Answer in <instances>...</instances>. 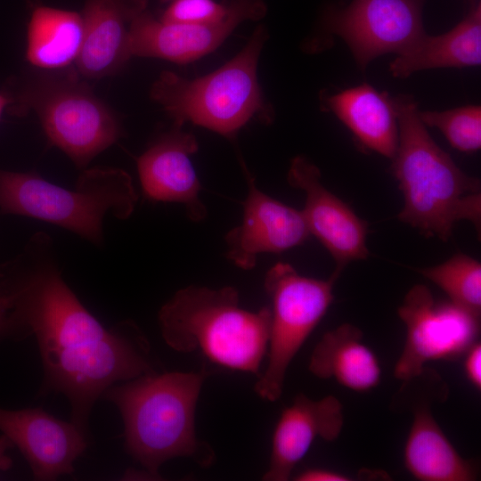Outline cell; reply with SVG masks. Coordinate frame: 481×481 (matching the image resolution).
<instances>
[{
  "label": "cell",
  "mask_w": 481,
  "mask_h": 481,
  "mask_svg": "<svg viewBox=\"0 0 481 481\" xmlns=\"http://www.w3.org/2000/svg\"><path fill=\"white\" fill-rule=\"evenodd\" d=\"M0 297L10 303L17 337L37 339L43 388L65 395L72 421L84 430L92 407L110 387L155 372L148 341L135 323L107 329L80 302L45 232L0 264Z\"/></svg>",
  "instance_id": "cell-1"
},
{
  "label": "cell",
  "mask_w": 481,
  "mask_h": 481,
  "mask_svg": "<svg viewBox=\"0 0 481 481\" xmlns=\"http://www.w3.org/2000/svg\"><path fill=\"white\" fill-rule=\"evenodd\" d=\"M394 102L398 143L391 169L404 196L398 219L443 241L462 220L480 232V180L465 174L434 141L413 97L398 95Z\"/></svg>",
  "instance_id": "cell-2"
},
{
  "label": "cell",
  "mask_w": 481,
  "mask_h": 481,
  "mask_svg": "<svg viewBox=\"0 0 481 481\" xmlns=\"http://www.w3.org/2000/svg\"><path fill=\"white\" fill-rule=\"evenodd\" d=\"M208 372L156 371L112 385L102 395L113 403L124 422L125 448L146 470L159 477L167 461L189 457L208 468L213 449L195 432V410Z\"/></svg>",
  "instance_id": "cell-3"
},
{
  "label": "cell",
  "mask_w": 481,
  "mask_h": 481,
  "mask_svg": "<svg viewBox=\"0 0 481 481\" xmlns=\"http://www.w3.org/2000/svg\"><path fill=\"white\" fill-rule=\"evenodd\" d=\"M159 322L164 341L175 351H200L213 363L259 377L270 307H241L235 288L185 287L161 306Z\"/></svg>",
  "instance_id": "cell-4"
},
{
  "label": "cell",
  "mask_w": 481,
  "mask_h": 481,
  "mask_svg": "<svg viewBox=\"0 0 481 481\" xmlns=\"http://www.w3.org/2000/svg\"><path fill=\"white\" fill-rule=\"evenodd\" d=\"M268 31L258 25L243 48L214 71L188 79L165 70L153 82L151 98L183 126L191 122L232 138L251 120L265 125L275 117L257 77V66Z\"/></svg>",
  "instance_id": "cell-5"
},
{
  "label": "cell",
  "mask_w": 481,
  "mask_h": 481,
  "mask_svg": "<svg viewBox=\"0 0 481 481\" xmlns=\"http://www.w3.org/2000/svg\"><path fill=\"white\" fill-rule=\"evenodd\" d=\"M138 200L130 175L110 167H86L68 189L35 172L0 169V212L64 228L95 246L104 242L107 215L127 219Z\"/></svg>",
  "instance_id": "cell-6"
},
{
  "label": "cell",
  "mask_w": 481,
  "mask_h": 481,
  "mask_svg": "<svg viewBox=\"0 0 481 481\" xmlns=\"http://www.w3.org/2000/svg\"><path fill=\"white\" fill-rule=\"evenodd\" d=\"M43 74L19 95L22 110L34 111L49 142L85 169L123 135L113 110L81 80L76 69Z\"/></svg>",
  "instance_id": "cell-7"
},
{
  "label": "cell",
  "mask_w": 481,
  "mask_h": 481,
  "mask_svg": "<svg viewBox=\"0 0 481 481\" xmlns=\"http://www.w3.org/2000/svg\"><path fill=\"white\" fill-rule=\"evenodd\" d=\"M337 279L332 274L328 280L306 277L287 263L268 270L264 282L272 302L267 364L255 385L262 399L281 397L291 361L333 301Z\"/></svg>",
  "instance_id": "cell-8"
},
{
  "label": "cell",
  "mask_w": 481,
  "mask_h": 481,
  "mask_svg": "<svg viewBox=\"0 0 481 481\" xmlns=\"http://www.w3.org/2000/svg\"><path fill=\"white\" fill-rule=\"evenodd\" d=\"M426 0H352L330 4L322 12L316 31L302 47L318 53L331 35L342 38L358 67L364 70L377 57L399 54L426 32L422 12Z\"/></svg>",
  "instance_id": "cell-9"
},
{
  "label": "cell",
  "mask_w": 481,
  "mask_h": 481,
  "mask_svg": "<svg viewBox=\"0 0 481 481\" xmlns=\"http://www.w3.org/2000/svg\"><path fill=\"white\" fill-rule=\"evenodd\" d=\"M406 330L394 375L406 380L419 374L429 361L460 358L477 341L480 316L448 300L436 299L430 289L416 284L398 308Z\"/></svg>",
  "instance_id": "cell-10"
},
{
  "label": "cell",
  "mask_w": 481,
  "mask_h": 481,
  "mask_svg": "<svg viewBox=\"0 0 481 481\" xmlns=\"http://www.w3.org/2000/svg\"><path fill=\"white\" fill-rule=\"evenodd\" d=\"M449 388L434 370L424 368L419 374L403 380L392 400L397 412L409 411L412 424L404 446V464L421 481H473L476 464L457 452L431 412L433 404L447 399Z\"/></svg>",
  "instance_id": "cell-11"
},
{
  "label": "cell",
  "mask_w": 481,
  "mask_h": 481,
  "mask_svg": "<svg viewBox=\"0 0 481 481\" xmlns=\"http://www.w3.org/2000/svg\"><path fill=\"white\" fill-rule=\"evenodd\" d=\"M267 12L264 0H229L225 16L203 24L167 23L148 10L132 23L130 57L159 58L175 63L194 61L218 48L244 21H257Z\"/></svg>",
  "instance_id": "cell-12"
},
{
  "label": "cell",
  "mask_w": 481,
  "mask_h": 481,
  "mask_svg": "<svg viewBox=\"0 0 481 481\" xmlns=\"http://www.w3.org/2000/svg\"><path fill=\"white\" fill-rule=\"evenodd\" d=\"M287 179L305 193L301 210L310 234L329 251L335 262L332 273L338 278L346 266L369 257L367 224L322 183L318 167L306 157L292 159Z\"/></svg>",
  "instance_id": "cell-13"
},
{
  "label": "cell",
  "mask_w": 481,
  "mask_h": 481,
  "mask_svg": "<svg viewBox=\"0 0 481 481\" xmlns=\"http://www.w3.org/2000/svg\"><path fill=\"white\" fill-rule=\"evenodd\" d=\"M243 168L248 193L241 223L225 235L226 257L238 267L250 270L260 254L300 246L311 234L301 210L260 191L244 165Z\"/></svg>",
  "instance_id": "cell-14"
},
{
  "label": "cell",
  "mask_w": 481,
  "mask_h": 481,
  "mask_svg": "<svg viewBox=\"0 0 481 481\" xmlns=\"http://www.w3.org/2000/svg\"><path fill=\"white\" fill-rule=\"evenodd\" d=\"M0 431L20 451L35 480H54L70 474L87 446L83 428L40 408H0Z\"/></svg>",
  "instance_id": "cell-15"
},
{
  "label": "cell",
  "mask_w": 481,
  "mask_h": 481,
  "mask_svg": "<svg viewBox=\"0 0 481 481\" xmlns=\"http://www.w3.org/2000/svg\"><path fill=\"white\" fill-rule=\"evenodd\" d=\"M174 125L159 136L137 159V172L145 198L177 202L188 217L205 219L207 209L200 200L201 184L191 157L198 150L196 137Z\"/></svg>",
  "instance_id": "cell-16"
},
{
  "label": "cell",
  "mask_w": 481,
  "mask_h": 481,
  "mask_svg": "<svg viewBox=\"0 0 481 481\" xmlns=\"http://www.w3.org/2000/svg\"><path fill=\"white\" fill-rule=\"evenodd\" d=\"M343 407L328 395L319 400L298 394L281 413L272 436L269 467L263 480L287 481L316 438L332 442L341 433Z\"/></svg>",
  "instance_id": "cell-17"
},
{
  "label": "cell",
  "mask_w": 481,
  "mask_h": 481,
  "mask_svg": "<svg viewBox=\"0 0 481 481\" xmlns=\"http://www.w3.org/2000/svg\"><path fill=\"white\" fill-rule=\"evenodd\" d=\"M148 0H85L80 12L84 45L75 63L81 77L101 79L117 74L131 58L132 23L147 10Z\"/></svg>",
  "instance_id": "cell-18"
},
{
  "label": "cell",
  "mask_w": 481,
  "mask_h": 481,
  "mask_svg": "<svg viewBox=\"0 0 481 481\" xmlns=\"http://www.w3.org/2000/svg\"><path fill=\"white\" fill-rule=\"evenodd\" d=\"M322 105L332 112L364 149L392 159L398 143L394 97L369 84L322 95Z\"/></svg>",
  "instance_id": "cell-19"
},
{
  "label": "cell",
  "mask_w": 481,
  "mask_h": 481,
  "mask_svg": "<svg viewBox=\"0 0 481 481\" xmlns=\"http://www.w3.org/2000/svg\"><path fill=\"white\" fill-rule=\"evenodd\" d=\"M481 63V4H470L466 16L449 31L425 33L390 63L393 77L405 78L414 72L438 68H466Z\"/></svg>",
  "instance_id": "cell-20"
},
{
  "label": "cell",
  "mask_w": 481,
  "mask_h": 481,
  "mask_svg": "<svg viewBox=\"0 0 481 481\" xmlns=\"http://www.w3.org/2000/svg\"><path fill=\"white\" fill-rule=\"evenodd\" d=\"M363 331L343 323L326 332L315 345L308 370L319 379H334L356 392L377 387L381 368L374 352L363 342Z\"/></svg>",
  "instance_id": "cell-21"
},
{
  "label": "cell",
  "mask_w": 481,
  "mask_h": 481,
  "mask_svg": "<svg viewBox=\"0 0 481 481\" xmlns=\"http://www.w3.org/2000/svg\"><path fill=\"white\" fill-rule=\"evenodd\" d=\"M84 37L80 12L37 6L33 9L28 24L26 58L39 69H64L77 62Z\"/></svg>",
  "instance_id": "cell-22"
},
{
  "label": "cell",
  "mask_w": 481,
  "mask_h": 481,
  "mask_svg": "<svg viewBox=\"0 0 481 481\" xmlns=\"http://www.w3.org/2000/svg\"><path fill=\"white\" fill-rule=\"evenodd\" d=\"M445 292L453 304L480 316L481 264L466 254H455L442 264L417 270Z\"/></svg>",
  "instance_id": "cell-23"
},
{
  "label": "cell",
  "mask_w": 481,
  "mask_h": 481,
  "mask_svg": "<svg viewBox=\"0 0 481 481\" xmlns=\"http://www.w3.org/2000/svg\"><path fill=\"white\" fill-rule=\"evenodd\" d=\"M426 126L437 128L451 146L462 152L481 148L480 105H466L446 110H419Z\"/></svg>",
  "instance_id": "cell-24"
},
{
  "label": "cell",
  "mask_w": 481,
  "mask_h": 481,
  "mask_svg": "<svg viewBox=\"0 0 481 481\" xmlns=\"http://www.w3.org/2000/svg\"><path fill=\"white\" fill-rule=\"evenodd\" d=\"M228 11V1L172 0L159 20L167 23L203 24L222 20Z\"/></svg>",
  "instance_id": "cell-25"
},
{
  "label": "cell",
  "mask_w": 481,
  "mask_h": 481,
  "mask_svg": "<svg viewBox=\"0 0 481 481\" xmlns=\"http://www.w3.org/2000/svg\"><path fill=\"white\" fill-rule=\"evenodd\" d=\"M464 371L469 381L478 390L481 387V345L474 343L465 353Z\"/></svg>",
  "instance_id": "cell-26"
},
{
  "label": "cell",
  "mask_w": 481,
  "mask_h": 481,
  "mask_svg": "<svg viewBox=\"0 0 481 481\" xmlns=\"http://www.w3.org/2000/svg\"><path fill=\"white\" fill-rule=\"evenodd\" d=\"M298 481H348L350 478L339 472L326 469H308L299 473Z\"/></svg>",
  "instance_id": "cell-27"
},
{
  "label": "cell",
  "mask_w": 481,
  "mask_h": 481,
  "mask_svg": "<svg viewBox=\"0 0 481 481\" xmlns=\"http://www.w3.org/2000/svg\"><path fill=\"white\" fill-rule=\"evenodd\" d=\"M5 337L17 338V330L12 320L10 303L0 297V338Z\"/></svg>",
  "instance_id": "cell-28"
},
{
  "label": "cell",
  "mask_w": 481,
  "mask_h": 481,
  "mask_svg": "<svg viewBox=\"0 0 481 481\" xmlns=\"http://www.w3.org/2000/svg\"><path fill=\"white\" fill-rule=\"evenodd\" d=\"M14 445L11 440L5 436H0V470L6 471L12 466V460L9 457L7 452Z\"/></svg>",
  "instance_id": "cell-29"
},
{
  "label": "cell",
  "mask_w": 481,
  "mask_h": 481,
  "mask_svg": "<svg viewBox=\"0 0 481 481\" xmlns=\"http://www.w3.org/2000/svg\"><path fill=\"white\" fill-rule=\"evenodd\" d=\"M12 101L7 98L5 95L0 93V118L4 111V110L11 104Z\"/></svg>",
  "instance_id": "cell-30"
},
{
  "label": "cell",
  "mask_w": 481,
  "mask_h": 481,
  "mask_svg": "<svg viewBox=\"0 0 481 481\" xmlns=\"http://www.w3.org/2000/svg\"><path fill=\"white\" fill-rule=\"evenodd\" d=\"M469 4H475L477 2H478L479 0H468Z\"/></svg>",
  "instance_id": "cell-31"
},
{
  "label": "cell",
  "mask_w": 481,
  "mask_h": 481,
  "mask_svg": "<svg viewBox=\"0 0 481 481\" xmlns=\"http://www.w3.org/2000/svg\"><path fill=\"white\" fill-rule=\"evenodd\" d=\"M159 1H160L161 3H163V4H164V3H167V2H170V1H172V0H159Z\"/></svg>",
  "instance_id": "cell-32"
}]
</instances>
